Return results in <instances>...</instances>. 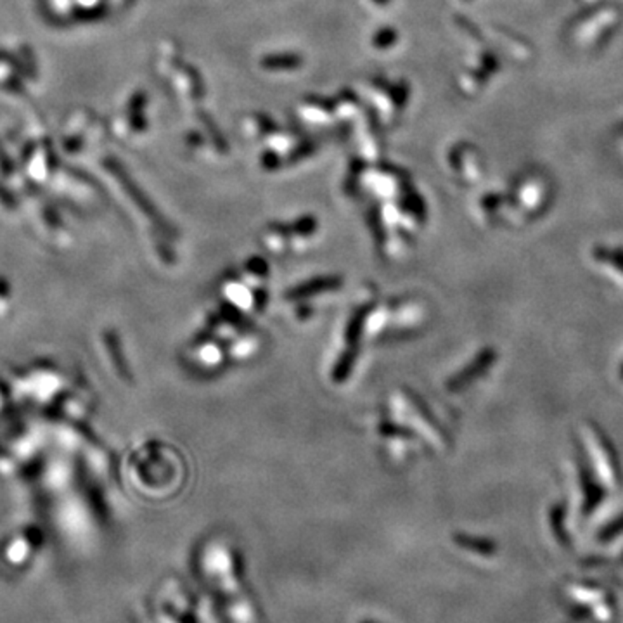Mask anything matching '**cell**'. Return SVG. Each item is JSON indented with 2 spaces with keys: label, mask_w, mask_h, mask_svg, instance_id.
<instances>
[{
  "label": "cell",
  "mask_w": 623,
  "mask_h": 623,
  "mask_svg": "<svg viewBox=\"0 0 623 623\" xmlns=\"http://www.w3.org/2000/svg\"><path fill=\"white\" fill-rule=\"evenodd\" d=\"M341 284V282L338 281V279L334 277H321V279H315V281L307 282V284H302L298 287V289H294L293 293H289V298H312V297H317V294L326 293V291L331 289H336V287Z\"/></svg>",
  "instance_id": "obj_1"
}]
</instances>
